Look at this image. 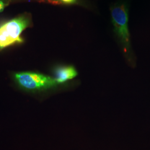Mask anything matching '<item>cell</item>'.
Masks as SVG:
<instances>
[{
    "mask_svg": "<svg viewBox=\"0 0 150 150\" xmlns=\"http://www.w3.org/2000/svg\"><path fill=\"white\" fill-rule=\"evenodd\" d=\"M112 20L115 31L125 46L129 43L128 28V12L125 5L116 6L111 10Z\"/></svg>",
    "mask_w": 150,
    "mask_h": 150,
    "instance_id": "3957f363",
    "label": "cell"
},
{
    "mask_svg": "<svg viewBox=\"0 0 150 150\" xmlns=\"http://www.w3.org/2000/svg\"><path fill=\"white\" fill-rule=\"evenodd\" d=\"M54 1H59V2H61V0H54Z\"/></svg>",
    "mask_w": 150,
    "mask_h": 150,
    "instance_id": "52a82bcc",
    "label": "cell"
},
{
    "mask_svg": "<svg viewBox=\"0 0 150 150\" xmlns=\"http://www.w3.org/2000/svg\"><path fill=\"white\" fill-rule=\"evenodd\" d=\"M15 79L19 86L27 91L45 90L58 85L54 78L35 72L16 73Z\"/></svg>",
    "mask_w": 150,
    "mask_h": 150,
    "instance_id": "7a4b0ae2",
    "label": "cell"
},
{
    "mask_svg": "<svg viewBox=\"0 0 150 150\" xmlns=\"http://www.w3.org/2000/svg\"><path fill=\"white\" fill-rule=\"evenodd\" d=\"M77 75L78 72L74 67L62 66L57 68L54 71V79L59 85L74 79Z\"/></svg>",
    "mask_w": 150,
    "mask_h": 150,
    "instance_id": "277c9868",
    "label": "cell"
},
{
    "mask_svg": "<svg viewBox=\"0 0 150 150\" xmlns=\"http://www.w3.org/2000/svg\"><path fill=\"white\" fill-rule=\"evenodd\" d=\"M30 25V20L21 16L7 22L0 27V49L5 48L16 43H22L20 36Z\"/></svg>",
    "mask_w": 150,
    "mask_h": 150,
    "instance_id": "6da1fadb",
    "label": "cell"
},
{
    "mask_svg": "<svg viewBox=\"0 0 150 150\" xmlns=\"http://www.w3.org/2000/svg\"><path fill=\"white\" fill-rule=\"evenodd\" d=\"M76 0H61V2L65 4H71L75 3Z\"/></svg>",
    "mask_w": 150,
    "mask_h": 150,
    "instance_id": "5b68a950",
    "label": "cell"
},
{
    "mask_svg": "<svg viewBox=\"0 0 150 150\" xmlns=\"http://www.w3.org/2000/svg\"><path fill=\"white\" fill-rule=\"evenodd\" d=\"M5 7V4L2 1H0V12L4 10Z\"/></svg>",
    "mask_w": 150,
    "mask_h": 150,
    "instance_id": "8992f818",
    "label": "cell"
}]
</instances>
